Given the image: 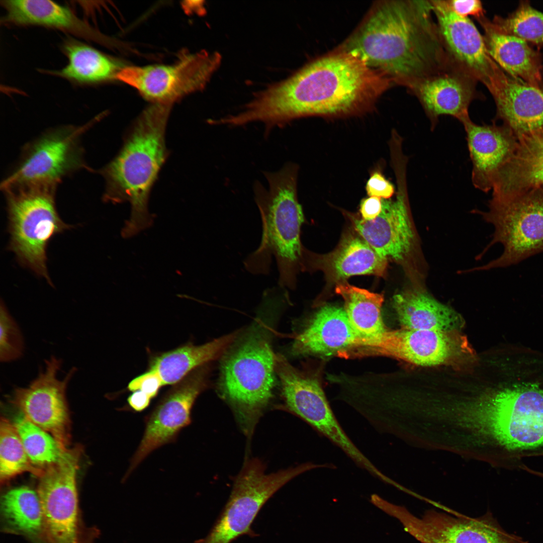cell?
<instances>
[{"mask_svg": "<svg viewBox=\"0 0 543 543\" xmlns=\"http://www.w3.org/2000/svg\"><path fill=\"white\" fill-rule=\"evenodd\" d=\"M393 84L358 58L334 50L258 93L238 119L243 125L261 123L268 134L300 118L358 114L371 109Z\"/></svg>", "mask_w": 543, "mask_h": 543, "instance_id": "6da1fadb", "label": "cell"}, {"mask_svg": "<svg viewBox=\"0 0 543 543\" xmlns=\"http://www.w3.org/2000/svg\"><path fill=\"white\" fill-rule=\"evenodd\" d=\"M433 15L430 1L378 2L335 50L407 87L449 64Z\"/></svg>", "mask_w": 543, "mask_h": 543, "instance_id": "7a4b0ae2", "label": "cell"}, {"mask_svg": "<svg viewBox=\"0 0 543 543\" xmlns=\"http://www.w3.org/2000/svg\"><path fill=\"white\" fill-rule=\"evenodd\" d=\"M171 105L153 104L146 109L132 125L116 156L98 171L105 180L104 201L130 204L131 213L121 231L125 238L152 224L149 197L168 154L165 134Z\"/></svg>", "mask_w": 543, "mask_h": 543, "instance_id": "3957f363", "label": "cell"}, {"mask_svg": "<svg viewBox=\"0 0 543 543\" xmlns=\"http://www.w3.org/2000/svg\"><path fill=\"white\" fill-rule=\"evenodd\" d=\"M297 168L292 163L279 170L265 172L267 186L257 182L254 198L262 225L260 244L245 261V266L256 274L269 273L271 257L276 258L279 285L293 286L295 273L302 256L300 231L304 221L297 196Z\"/></svg>", "mask_w": 543, "mask_h": 543, "instance_id": "277c9868", "label": "cell"}, {"mask_svg": "<svg viewBox=\"0 0 543 543\" xmlns=\"http://www.w3.org/2000/svg\"><path fill=\"white\" fill-rule=\"evenodd\" d=\"M270 326L269 321L258 318L223 355L219 392L249 424L273 395L276 354Z\"/></svg>", "mask_w": 543, "mask_h": 543, "instance_id": "5b68a950", "label": "cell"}, {"mask_svg": "<svg viewBox=\"0 0 543 543\" xmlns=\"http://www.w3.org/2000/svg\"><path fill=\"white\" fill-rule=\"evenodd\" d=\"M57 185H34L3 190L6 200L8 232V249L20 264L52 282L47 267V248L56 235L73 228L61 219L55 196Z\"/></svg>", "mask_w": 543, "mask_h": 543, "instance_id": "8992f818", "label": "cell"}, {"mask_svg": "<svg viewBox=\"0 0 543 543\" xmlns=\"http://www.w3.org/2000/svg\"><path fill=\"white\" fill-rule=\"evenodd\" d=\"M479 214L494 227L488 247L499 243L503 250L498 257L476 269L507 267L543 252V188L492 197L487 211Z\"/></svg>", "mask_w": 543, "mask_h": 543, "instance_id": "52a82bcc", "label": "cell"}, {"mask_svg": "<svg viewBox=\"0 0 543 543\" xmlns=\"http://www.w3.org/2000/svg\"><path fill=\"white\" fill-rule=\"evenodd\" d=\"M100 119L83 125H65L49 129L26 144L12 171L2 180L1 190L34 185H58L81 169L92 171L84 159L81 139Z\"/></svg>", "mask_w": 543, "mask_h": 543, "instance_id": "ba28073f", "label": "cell"}, {"mask_svg": "<svg viewBox=\"0 0 543 543\" xmlns=\"http://www.w3.org/2000/svg\"><path fill=\"white\" fill-rule=\"evenodd\" d=\"M322 464L306 463L267 474L257 459L246 462L233 484L229 499L208 535L195 543H231L243 535L257 534L251 524L266 501L297 476Z\"/></svg>", "mask_w": 543, "mask_h": 543, "instance_id": "9c48e42d", "label": "cell"}, {"mask_svg": "<svg viewBox=\"0 0 543 543\" xmlns=\"http://www.w3.org/2000/svg\"><path fill=\"white\" fill-rule=\"evenodd\" d=\"M486 439L509 449L543 446V390L515 386L482 397Z\"/></svg>", "mask_w": 543, "mask_h": 543, "instance_id": "30bf717a", "label": "cell"}, {"mask_svg": "<svg viewBox=\"0 0 543 543\" xmlns=\"http://www.w3.org/2000/svg\"><path fill=\"white\" fill-rule=\"evenodd\" d=\"M385 355L421 366H458L474 357L466 337L459 330L402 328L363 338L351 356Z\"/></svg>", "mask_w": 543, "mask_h": 543, "instance_id": "8fae6325", "label": "cell"}, {"mask_svg": "<svg viewBox=\"0 0 543 543\" xmlns=\"http://www.w3.org/2000/svg\"><path fill=\"white\" fill-rule=\"evenodd\" d=\"M276 372L289 409L342 450L358 467L370 471L373 464L347 436L337 420L318 381L276 354Z\"/></svg>", "mask_w": 543, "mask_h": 543, "instance_id": "7c38bea8", "label": "cell"}, {"mask_svg": "<svg viewBox=\"0 0 543 543\" xmlns=\"http://www.w3.org/2000/svg\"><path fill=\"white\" fill-rule=\"evenodd\" d=\"M221 60L218 52L204 51L183 56L173 65L121 68L115 78L136 88L153 104L171 105L182 97L204 88Z\"/></svg>", "mask_w": 543, "mask_h": 543, "instance_id": "4fadbf2b", "label": "cell"}, {"mask_svg": "<svg viewBox=\"0 0 543 543\" xmlns=\"http://www.w3.org/2000/svg\"><path fill=\"white\" fill-rule=\"evenodd\" d=\"M80 445L65 449L60 459L43 469L37 494L48 543H78L77 472L81 455Z\"/></svg>", "mask_w": 543, "mask_h": 543, "instance_id": "5bb4252c", "label": "cell"}, {"mask_svg": "<svg viewBox=\"0 0 543 543\" xmlns=\"http://www.w3.org/2000/svg\"><path fill=\"white\" fill-rule=\"evenodd\" d=\"M381 509L397 519L421 543H529L505 530L490 511L472 518L429 510L420 518L387 501Z\"/></svg>", "mask_w": 543, "mask_h": 543, "instance_id": "9a60e30c", "label": "cell"}, {"mask_svg": "<svg viewBox=\"0 0 543 543\" xmlns=\"http://www.w3.org/2000/svg\"><path fill=\"white\" fill-rule=\"evenodd\" d=\"M210 369L202 366L173 385L150 414L142 439L131 459L124 481L152 451L172 442L191 422V411L198 396L208 386Z\"/></svg>", "mask_w": 543, "mask_h": 543, "instance_id": "2e32d148", "label": "cell"}, {"mask_svg": "<svg viewBox=\"0 0 543 543\" xmlns=\"http://www.w3.org/2000/svg\"><path fill=\"white\" fill-rule=\"evenodd\" d=\"M61 363L54 356L46 360L45 370L41 371L28 387L16 388L11 402L30 421L51 434L65 449L70 440L66 391L76 369L72 368L59 380L57 375Z\"/></svg>", "mask_w": 543, "mask_h": 543, "instance_id": "e0dca14e", "label": "cell"}, {"mask_svg": "<svg viewBox=\"0 0 543 543\" xmlns=\"http://www.w3.org/2000/svg\"><path fill=\"white\" fill-rule=\"evenodd\" d=\"M397 165L398 191L396 199H382V211L375 219H356L353 223L360 236L377 253L387 259L402 262L413 254L416 241L408 204L406 163Z\"/></svg>", "mask_w": 543, "mask_h": 543, "instance_id": "ac0fdd59", "label": "cell"}, {"mask_svg": "<svg viewBox=\"0 0 543 543\" xmlns=\"http://www.w3.org/2000/svg\"><path fill=\"white\" fill-rule=\"evenodd\" d=\"M430 2L449 61L486 86L498 65L490 56L484 37L469 18L454 12L447 1Z\"/></svg>", "mask_w": 543, "mask_h": 543, "instance_id": "d6986e66", "label": "cell"}, {"mask_svg": "<svg viewBox=\"0 0 543 543\" xmlns=\"http://www.w3.org/2000/svg\"><path fill=\"white\" fill-rule=\"evenodd\" d=\"M478 81L450 62L442 70L416 80L408 89L422 105L433 130L442 115H449L461 123L470 119L469 108L478 98Z\"/></svg>", "mask_w": 543, "mask_h": 543, "instance_id": "ffe728a7", "label": "cell"}, {"mask_svg": "<svg viewBox=\"0 0 543 543\" xmlns=\"http://www.w3.org/2000/svg\"><path fill=\"white\" fill-rule=\"evenodd\" d=\"M486 87L497 118L518 139L543 128V89L515 79L499 66Z\"/></svg>", "mask_w": 543, "mask_h": 543, "instance_id": "44dd1931", "label": "cell"}, {"mask_svg": "<svg viewBox=\"0 0 543 543\" xmlns=\"http://www.w3.org/2000/svg\"><path fill=\"white\" fill-rule=\"evenodd\" d=\"M462 124L473 165V185L488 192L492 189L496 176L513 154L517 138L503 125H478L471 119Z\"/></svg>", "mask_w": 543, "mask_h": 543, "instance_id": "7402d4cb", "label": "cell"}, {"mask_svg": "<svg viewBox=\"0 0 543 543\" xmlns=\"http://www.w3.org/2000/svg\"><path fill=\"white\" fill-rule=\"evenodd\" d=\"M360 337L350 325L344 308L327 305L296 337L292 350L298 355L338 356L354 346Z\"/></svg>", "mask_w": 543, "mask_h": 543, "instance_id": "603a6c76", "label": "cell"}, {"mask_svg": "<svg viewBox=\"0 0 543 543\" xmlns=\"http://www.w3.org/2000/svg\"><path fill=\"white\" fill-rule=\"evenodd\" d=\"M537 188H543V128L517 139L513 154L495 178L492 196Z\"/></svg>", "mask_w": 543, "mask_h": 543, "instance_id": "cb8c5ba5", "label": "cell"}, {"mask_svg": "<svg viewBox=\"0 0 543 543\" xmlns=\"http://www.w3.org/2000/svg\"><path fill=\"white\" fill-rule=\"evenodd\" d=\"M478 21L484 30L488 52L498 66L512 77L543 89L537 53L524 40L497 30L485 17Z\"/></svg>", "mask_w": 543, "mask_h": 543, "instance_id": "d4e9b609", "label": "cell"}, {"mask_svg": "<svg viewBox=\"0 0 543 543\" xmlns=\"http://www.w3.org/2000/svg\"><path fill=\"white\" fill-rule=\"evenodd\" d=\"M393 306L402 328L459 331L464 325L459 314L419 286L395 295Z\"/></svg>", "mask_w": 543, "mask_h": 543, "instance_id": "484cf974", "label": "cell"}, {"mask_svg": "<svg viewBox=\"0 0 543 543\" xmlns=\"http://www.w3.org/2000/svg\"><path fill=\"white\" fill-rule=\"evenodd\" d=\"M239 335L234 332L205 344L188 343L153 355L149 369L160 377L162 385H174L196 369L223 355Z\"/></svg>", "mask_w": 543, "mask_h": 543, "instance_id": "4316f807", "label": "cell"}, {"mask_svg": "<svg viewBox=\"0 0 543 543\" xmlns=\"http://www.w3.org/2000/svg\"><path fill=\"white\" fill-rule=\"evenodd\" d=\"M2 4L7 11L5 20L20 25H37L63 29L96 41L102 37L77 18L70 9L47 0H9Z\"/></svg>", "mask_w": 543, "mask_h": 543, "instance_id": "83f0119b", "label": "cell"}, {"mask_svg": "<svg viewBox=\"0 0 543 543\" xmlns=\"http://www.w3.org/2000/svg\"><path fill=\"white\" fill-rule=\"evenodd\" d=\"M317 266L332 280L340 281L356 275L383 277L387 259L377 253L361 237L349 236L329 253L319 257Z\"/></svg>", "mask_w": 543, "mask_h": 543, "instance_id": "f1b7e54d", "label": "cell"}, {"mask_svg": "<svg viewBox=\"0 0 543 543\" xmlns=\"http://www.w3.org/2000/svg\"><path fill=\"white\" fill-rule=\"evenodd\" d=\"M335 292L343 298L349 322L361 337H375L387 330L381 314L382 294L346 283L338 284Z\"/></svg>", "mask_w": 543, "mask_h": 543, "instance_id": "f546056e", "label": "cell"}, {"mask_svg": "<svg viewBox=\"0 0 543 543\" xmlns=\"http://www.w3.org/2000/svg\"><path fill=\"white\" fill-rule=\"evenodd\" d=\"M1 513L12 530L32 538L45 537L42 508L37 491L27 486L12 489L1 498Z\"/></svg>", "mask_w": 543, "mask_h": 543, "instance_id": "4dcf8cb0", "label": "cell"}, {"mask_svg": "<svg viewBox=\"0 0 543 543\" xmlns=\"http://www.w3.org/2000/svg\"><path fill=\"white\" fill-rule=\"evenodd\" d=\"M67 65L57 72L79 82H97L116 77L121 69L115 61L82 43L69 40L64 45Z\"/></svg>", "mask_w": 543, "mask_h": 543, "instance_id": "1f68e13d", "label": "cell"}, {"mask_svg": "<svg viewBox=\"0 0 543 543\" xmlns=\"http://www.w3.org/2000/svg\"><path fill=\"white\" fill-rule=\"evenodd\" d=\"M13 424L32 464L43 469L57 462L64 449L49 432L30 421L20 412Z\"/></svg>", "mask_w": 543, "mask_h": 543, "instance_id": "d6a6232c", "label": "cell"}, {"mask_svg": "<svg viewBox=\"0 0 543 543\" xmlns=\"http://www.w3.org/2000/svg\"><path fill=\"white\" fill-rule=\"evenodd\" d=\"M25 472L40 477L43 469L34 466L13 424L5 418L0 422V480L5 482Z\"/></svg>", "mask_w": 543, "mask_h": 543, "instance_id": "836d02e7", "label": "cell"}, {"mask_svg": "<svg viewBox=\"0 0 543 543\" xmlns=\"http://www.w3.org/2000/svg\"><path fill=\"white\" fill-rule=\"evenodd\" d=\"M499 31L527 42L543 44V13L522 2L506 18L495 17L490 21Z\"/></svg>", "mask_w": 543, "mask_h": 543, "instance_id": "e575fe53", "label": "cell"}, {"mask_svg": "<svg viewBox=\"0 0 543 543\" xmlns=\"http://www.w3.org/2000/svg\"><path fill=\"white\" fill-rule=\"evenodd\" d=\"M0 360L7 363L17 360L23 354L24 341L21 331L1 301L0 306Z\"/></svg>", "mask_w": 543, "mask_h": 543, "instance_id": "d590c367", "label": "cell"}, {"mask_svg": "<svg viewBox=\"0 0 543 543\" xmlns=\"http://www.w3.org/2000/svg\"><path fill=\"white\" fill-rule=\"evenodd\" d=\"M162 386L159 376L154 371L148 370L131 381L127 388L132 392L138 390L141 391L152 399L157 395L159 390Z\"/></svg>", "mask_w": 543, "mask_h": 543, "instance_id": "8d00e7d4", "label": "cell"}, {"mask_svg": "<svg viewBox=\"0 0 543 543\" xmlns=\"http://www.w3.org/2000/svg\"><path fill=\"white\" fill-rule=\"evenodd\" d=\"M366 189L370 197L386 200L392 197L395 192L393 185L379 172H375L371 175L367 183Z\"/></svg>", "mask_w": 543, "mask_h": 543, "instance_id": "74e56055", "label": "cell"}, {"mask_svg": "<svg viewBox=\"0 0 543 543\" xmlns=\"http://www.w3.org/2000/svg\"><path fill=\"white\" fill-rule=\"evenodd\" d=\"M451 9L458 15L468 18L475 17L478 20L483 18L484 11L481 1L478 0H449Z\"/></svg>", "mask_w": 543, "mask_h": 543, "instance_id": "f35d334b", "label": "cell"}, {"mask_svg": "<svg viewBox=\"0 0 543 543\" xmlns=\"http://www.w3.org/2000/svg\"><path fill=\"white\" fill-rule=\"evenodd\" d=\"M383 208L382 199L376 197H369L363 199L360 204L359 211L362 219L371 220L377 217Z\"/></svg>", "mask_w": 543, "mask_h": 543, "instance_id": "ab89813d", "label": "cell"}, {"mask_svg": "<svg viewBox=\"0 0 543 543\" xmlns=\"http://www.w3.org/2000/svg\"><path fill=\"white\" fill-rule=\"evenodd\" d=\"M150 397L144 392L138 390L134 391L127 399L130 407L137 412L146 409L149 405Z\"/></svg>", "mask_w": 543, "mask_h": 543, "instance_id": "60d3db41", "label": "cell"}, {"mask_svg": "<svg viewBox=\"0 0 543 543\" xmlns=\"http://www.w3.org/2000/svg\"><path fill=\"white\" fill-rule=\"evenodd\" d=\"M94 539L89 536L82 537L79 540L78 543H94Z\"/></svg>", "mask_w": 543, "mask_h": 543, "instance_id": "b9f144b4", "label": "cell"}, {"mask_svg": "<svg viewBox=\"0 0 543 543\" xmlns=\"http://www.w3.org/2000/svg\"><path fill=\"white\" fill-rule=\"evenodd\" d=\"M357 344H358V343H357ZM353 348H354V347H353ZM345 352H344V353H345ZM344 353H343V354H344Z\"/></svg>", "mask_w": 543, "mask_h": 543, "instance_id": "7bdbcfd3", "label": "cell"}]
</instances>
